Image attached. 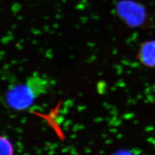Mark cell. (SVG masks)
Segmentation results:
<instances>
[{"instance_id":"3957f363","label":"cell","mask_w":155,"mask_h":155,"mask_svg":"<svg viewBox=\"0 0 155 155\" xmlns=\"http://www.w3.org/2000/svg\"><path fill=\"white\" fill-rule=\"evenodd\" d=\"M116 155H129L127 153H124V152H120V153H118L116 154Z\"/></svg>"},{"instance_id":"7a4b0ae2","label":"cell","mask_w":155,"mask_h":155,"mask_svg":"<svg viewBox=\"0 0 155 155\" xmlns=\"http://www.w3.org/2000/svg\"><path fill=\"white\" fill-rule=\"evenodd\" d=\"M1 155H13V148L10 141L5 137H1Z\"/></svg>"},{"instance_id":"6da1fadb","label":"cell","mask_w":155,"mask_h":155,"mask_svg":"<svg viewBox=\"0 0 155 155\" xmlns=\"http://www.w3.org/2000/svg\"><path fill=\"white\" fill-rule=\"evenodd\" d=\"M49 83L43 78L33 76L25 82L9 87L6 92V104L15 110H25L48 88Z\"/></svg>"},{"instance_id":"277c9868","label":"cell","mask_w":155,"mask_h":155,"mask_svg":"<svg viewBox=\"0 0 155 155\" xmlns=\"http://www.w3.org/2000/svg\"><path fill=\"white\" fill-rule=\"evenodd\" d=\"M148 54H151V53L149 52H148ZM152 54H155V52H153V53H152Z\"/></svg>"}]
</instances>
